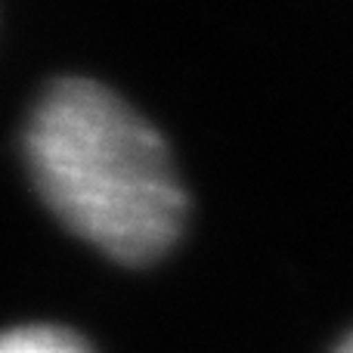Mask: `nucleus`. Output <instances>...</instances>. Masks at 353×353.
I'll return each mask as SVG.
<instances>
[{"mask_svg":"<svg viewBox=\"0 0 353 353\" xmlns=\"http://www.w3.org/2000/svg\"><path fill=\"white\" fill-rule=\"evenodd\" d=\"M25 161L47 208L128 267H146L176 245L189 199L165 137L112 87L59 78L25 128Z\"/></svg>","mask_w":353,"mask_h":353,"instance_id":"1","label":"nucleus"},{"mask_svg":"<svg viewBox=\"0 0 353 353\" xmlns=\"http://www.w3.org/2000/svg\"><path fill=\"white\" fill-rule=\"evenodd\" d=\"M335 353H353V335H350L347 341H344V344H341V347H338Z\"/></svg>","mask_w":353,"mask_h":353,"instance_id":"3","label":"nucleus"},{"mask_svg":"<svg viewBox=\"0 0 353 353\" xmlns=\"http://www.w3.org/2000/svg\"><path fill=\"white\" fill-rule=\"evenodd\" d=\"M0 353H90L74 332L62 325H22L0 335Z\"/></svg>","mask_w":353,"mask_h":353,"instance_id":"2","label":"nucleus"}]
</instances>
